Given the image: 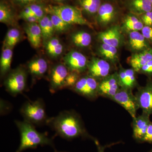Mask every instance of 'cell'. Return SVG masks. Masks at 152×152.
Listing matches in <instances>:
<instances>
[{"mask_svg":"<svg viewBox=\"0 0 152 152\" xmlns=\"http://www.w3.org/2000/svg\"><path fill=\"white\" fill-rule=\"evenodd\" d=\"M47 124L57 135L67 140L89 137L80 116L73 111H64L48 119Z\"/></svg>","mask_w":152,"mask_h":152,"instance_id":"1","label":"cell"},{"mask_svg":"<svg viewBox=\"0 0 152 152\" xmlns=\"http://www.w3.org/2000/svg\"><path fill=\"white\" fill-rule=\"evenodd\" d=\"M20 134V142L16 152H22L28 149H35L39 146L54 147L53 139L46 133H40L34 124L24 120L15 121Z\"/></svg>","mask_w":152,"mask_h":152,"instance_id":"2","label":"cell"},{"mask_svg":"<svg viewBox=\"0 0 152 152\" xmlns=\"http://www.w3.org/2000/svg\"><path fill=\"white\" fill-rule=\"evenodd\" d=\"M45 10L48 13L56 15L69 24L83 25L90 28L92 27L91 24L84 17L81 10L77 7L66 5H49Z\"/></svg>","mask_w":152,"mask_h":152,"instance_id":"3","label":"cell"},{"mask_svg":"<svg viewBox=\"0 0 152 152\" xmlns=\"http://www.w3.org/2000/svg\"><path fill=\"white\" fill-rule=\"evenodd\" d=\"M20 111L25 121L34 125L47 123L48 119L47 117L45 104L42 99L25 102Z\"/></svg>","mask_w":152,"mask_h":152,"instance_id":"4","label":"cell"},{"mask_svg":"<svg viewBox=\"0 0 152 152\" xmlns=\"http://www.w3.org/2000/svg\"><path fill=\"white\" fill-rule=\"evenodd\" d=\"M27 73L24 69L17 68L9 74L4 81L6 90L12 96L21 94L26 86Z\"/></svg>","mask_w":152,"mask_h":152,"instance_id":"5","label":"cell"},{"mask_svg":"<svg viewBox=\"0 0 152 152\" xmlns=\"http://www.w3.org/2000/svg\"><path fill=\"white\" fill-rule=\"evenodd\" d=\"M111 99L122 106L133 119L137 116V111L140 108L132 90L121 88Z\"/></svg>","mask_w":152,"mask_h":152,"instance_id":"6","label":"cell"},{"mask_svg":"<svg viewBox=\"0 0 152 152\" xmlns=\"http://www.w3.org/2000/svg\"><path fill=\"white\" fill-rule=\"evenodd\" d=\"M98 86L96 79L88 75L79 79L72 88L76 93L85 97L94 99L99 96Z\"/></svg>","mask_w":152,"mask_h":152,"instance_id":"7","label":"cell"},{"mask_svg":"<svg viewBox=\"0 0 152 152\" xmlns=\"http://www.w3.org/2000/svg\"><path fill=\"white\" fill-rule=\"evenodd\" d=\"M64 64L70 72L80 74L88 69L86 57L80 52L71 51L64 58Z\"/></svg>","mask_w":152,"mask_h":152,"instance_id":"8","label":"cell"},{"mask_svg":"<svg viewBox=\"0 0 152 152\" xmlns=\"http://www.w3.org/2000/svg\"><path fill=\"white\" fill-rule=\"evenodd\" d=\"M117 73L109 75L99 83L98 94L111 99L121 88Z\"/></svg>","mask_w":152,"mask_h":152,"instance_id":"9","label":"cell"},{"mask_svg":"<svg viewBox=\"0 0 152 152\" xmlns=\"http://www.w3.org/2000/svg\"><path fill=\"white\" fill-rule=\"evenodd\" d=\"M69 71L64 64H58L52 68L50 74V88L53 93L64 88Z\"/></svg>","mask_w":152,"mask_h":152,"instance_id":"10","label":"cell"},{"mask_svg":"<svg viewBox=\"0 0 152 152\" xmlns=\"http://www.w3.org/2000/svg\"><path fill=\"white\" fill-rule=\"evenodd\" d=\"M136 99L142 113L152 114V82H149L144 87L139 88L136 93Z\"/></svg>","mask_w":152,"mask_h":152,"instance_id":"11","label":"cell"},{"mask_svg":"<svg viewBox=\"0 0 152 152\" xmlns=\"http://www.w3.org/2000/svg\"><path fill=\"white\" fill-rule=\"evenodd\" d=\"M87 69L89 75L96 79H103L109 75L111 66L105 60L93 58L88 62Z\"/></svg>","mask_w":152,"mask_h":152,"instance_id":"12","label":"cell"},{"mask_svg":"<svg viewBox=\"0 0 152 152\" xmlns=\"http://www.w3.org/2000/svg\"><path fill=\"white\" fill-rule=\"evenodd\" d=\"M150 115L142 113L133 119V136L137 140L142 142L150 123Z\"/></svg>","mask_w":152,"mask_h":152,"instance_id":"13","label":"cell"},{"mask_svg":"<svg viewBox=\"0 0 152 152\" xmlns=\"http://www.w3.org/2000/svg\"><path fill=\"white\" fill-rule=\"evenodd\" d=\"M98 37L103 43L118 48L122 43V35L118 26H114L100 32Z\"/></svg>","mask_w":152,"mask_h":152,"instance_id":"14","label":"cell"},{"mask_svg":"<svg viewBox=\"0 0 152 152\" xmlns=\"http://www.w3.org/2000/svg\"><path fill=\"white\" fill-rule=\"evenodd\" d=\"M152 60V48L132 55L129 59V63L136 72H139L143 66Z\"/></svg>","mask_w":152,"mask_h":152,"instance_id":"15","label":"cell"},{"mask_svg":"<svg viewBox=\"0 0 152 152\" xmlns=\"http://www.w3.org/2000/svg\"><path fill=\"white\" fill-rule=\"evenodd\" d=\"M135 71L133 69L122 68L118 73L120 86L123 88L132 90L137 85Z\"/></svg>","mask_w":152,"mask_h":152,"instance_id":"16","label":"cell"},{"mask_svg":"<svg viewBox=\"0 0 152 152\" xmlns=\"http://www.w3.org/2000/svg\"><path fill=\"white\" fill-rule=\"evenodd\" d=\"M115 10L109 3L101 5L97 12L98 22L102 26H106L111 23L115 16Z\"/></svg>","mask_w":152,"mask_h":152,"instance_id":"17","label":"cell"},{"mask_svg":"<svg viewBox=\"0 0 152 152\" xmlns=\"http://www.w3.org/2000/svg\"><path fill=\"white\" fill-rule=\"evenodd\" d=\"M30 42L34 48L40 46L42 36L40 27L37 23H29L25 29Z\"/></svg>","mask_w":152,"mask_h":152,"instance_id":"18","label":"cell"},{"mask_svg":"<svg viewBox=\"0 0 152 152\" xmlns=\"http://www.w3.org/2000/svg\"><path fill=\"white\" fill-rule=\"evenodd\" d=\"M129 42L133 50L142 51L149 48V46L142 33L137 31H131L129 34Z\"/></svg>","mask_w":152,"mask_h":152,"instance_id":"19","label":"cell"},{"mask_svg":"<svg viewBox=\"0 0 152 152\" xmlns=\"http://www.w3.org/2000/svg\"><path fill=\"white\" fill-rule=\"evenodd\" d=\"M28 70L32 75L40 77L46 72L48 69L47 61L42 58H38L30 61L28 65Z\"/></svg>","mask_w":152,"mask_h":152,"instance_id":"20","label":"cell"},{"mask_svg":"<svg viewBox=\"0 0 152 152\" xmlns=\"http://www.w3.org/2000/svg\"><path fill=\"white\" fill-rule=\"evenodd\" d=\"M12 56V48L8 47H4L0 60V69L2 76L5 75L10 70Z\"/></svg>","mask_w":152,"mask_h":152,"instance_id":"21","label":"cell"},{"mask_svg":"<svg viewBox=\"0 0 152 152\" xmlns=\"http://www.w3.org/2000/svg\"><path fill=\"white\" fill-rule=\"evenodd\" d=\"M39 24L42 31V38L44 40H48L52 38L55 29L50 17L45 15L39 20Z\"/></svg>","mask_w":152,"mask_h":152,"instance_id":"22","label":"cell"},{"mask_svg":"<svg viewBox=\"0 0 152 152\" xmlns=\"http://www.w3.org/2000/svg\"><path fill=\"white\" fill-rule=\"evenodd\" d=\"M45 48L48 53L53 58L59 56L63 51V46L58 38H51L47 41Z\"/></svg>","mask_w":152,"mask_h":152,"instance_id":"23","label":"cell"},{"mask_svg":"<svg viewBox=\"0 0 152 152\" xmlns=\"http://www.w3.org/2000/svg\"><path fill=\"white\" fill-rule=\"evenodd\" d=\"M131 10L135 13L144 14L152 11V4L150 0H132Z\"/></svg>","mask_w":152,"mask_h":152,"instance_id":"24","label":"cell"},{"mask_svg":"<svg viewBox=\"0 0 152 152\" xmlns=\"http://www.w3.org/2000/svg\"><path fill=\"white\" fill-rule=\"evenodd\" d=\"M72 40L76 46L84 48L88 46L91 42V36L85 31H79L72 35Z\"/></svg>","mask_w":152,"mask_h":152,"instance_id":"25","label":"cell"},{"mask_svg":"<svg viewBox=\"0 0 152 152\" xmlns=\"http://www.w3.org/2000/svg\"><path fill=\"white\" fill-rule=\"evenodd\" d=\"M99 50L100 54L106 60L115 63L118 59V50L115 47L103 43Z\"/></svg>","mask_w":152,"mask_h":152,"instance_id":"26","label":"cell"},{"mask_svg":"<svg viewBox=\"0 0 152 152\" xmlns=\"http://www.w3.org/2000/svg\"><path fill=\"white\" fill-rule=\"evenodd\" d=\"M124 24L125 28L131 32L142 31L144 26L142 22L133 15L128 16L125 19Z\"/></svg>","mask_w":152,"mask_h":152,"instance_id":"27","label":"cell"},{"mask_svg":"<svg viewBox=\"0 0 152 152\" xmlns=\"http://www.w3.org/2000/svg\"><path fill=\"white\" fill-rule=\"evenodd\" d=\"M20 39V33L19 30L17 28H11L7 33L4 41V46L12 48L18 42Z\"/></svg>","mask_w":152,"mask_h":152,"instance_id":"28","label":"cell"},{"mask_svg":"<svg viewBox=\"0 0 152 152\" xmlns=\"http://www.w3.org/2000/svg\"><path fill=\"white\" fill-rule=\"evenodd\" d=\"M82 9L87 13L94 15L97 13L101 5V0H80Z\"/></svg>","mask_w":152,"mask_h":152,"instance_id":"29","label":"cell"},{"mask_svg":"<svg viewBox=\"0 0 152 152\" xmlns=\"http://www.w3.org/2000/svg\"><path fill=\"white\" fill-rule=\"evenodd\" d=\"M14 20L12 10L7 4L3 1L0 3V22L5 24L11 23Z\"/></svg>","mask_w":152,"mask_h":152,"instance_id":"30","label":"cell"},{"mask_svg":"<svg viewBox=\"0 0 152 152\" xmlns=\"http://www.w3.org/2000/svg\"><path fill=\"white\" fill-rule=\"evenodd\" d=\"M50 18L54 28L55 31L59 33L64 32L70 27L71 25L64 21L56 15L52 14L50 15Z\"/></svg>","mask_w":152,"mask_h":152,"instance_id":"31","label":"cell"},{"mask_svg":"<svg viewBox=\"0 0 152 152\" xmlns=\"http://www.w3.org/2000/svg\"><path fill=\"white\" fill-rule=\"evenodd\" d=\"M80 74L70 72L66 78L64 88H73L80 79Z\"/></svg>","mask_w":152,"mask_h":152,"instance_id":"32","label":"cell"},{"mask_svg":"<svg viewBox=\"0 0 152 152\" xmlns=\"http://www.w3.org/2000/svg\"><path fill=\"white\" fill-rule=\"evenodd\" d=\"M142 34L146 40L152 42V26H144Z\"/></svg>","mask_w":152,"mask_h":152,"instance_id":"33","label":"cell"},{"mask_svg":"<svg viewBox=\"0 0 152 152\" xmlns=\"http://www.w3.org/2000/svg\"><path fill=\"white\" fill-rule=\"evenodd\" d=\"M142 21L146 26H152V11L143 14Z\"/></svg>","mask_w":152,"mask_h":152,"instance_id":"34","label":"cell"},{"mask_svg":"<svg viewBox=\"0 0 152 152\" xmlns=\"http://www.w3.org/2000/svg\"><path fill=\"white\" fill-rule=\"evenodd\" d=\"M139 72L149 76H152V60L143 66Z\"/></svg>","mask_w":152,"mask_h":152,"instance_id":"35","label":"cell"},{"mask_svg":"<svg viewBox=\"0 0 152 152\" xmlns=\"http://www.w3.org/2000/svg\"><path fill=\"white\" fill-rule=\"evenodd\" d=\"M142 142L152 143V122L150 123Z\"/></svg>","mask_w":152,"mask_h":152,"instance_id":"36","label":"cell"},{"mask_svg":"<svg viewBox=\"0 0 152 152\" xmlns=\"http://www.w3.org/2000/svg\"><path fill=\"white\" fill-rule=\"evenodd\" d=\"M14 3L19 5H25L28 6L33 4H39L43 0H12Z\"/></svg>","mask_w":152,"mask_h":152,"instance_id":"37","label":"cell"},{"mask_svg":"<svg viewBox=\"0 0 152 152\" xmlns=\"http://www.w3.org/2000/svg\"><path fill=\"white\" fill-rule=\"evenodd\" d=\"M29 7L33 15L37 12L44 9L42 5L39 4H33L27 6Z\"/></svg>","mask_w":152,"mask_h":152,"instance_id":"38","label":"cell"},{"mask_svg":"<svg viewBox=\"0 0 152 152\" xmlns=\"http://www.w3.org/2000/svg\"><path fill=\"white\" fill-rule=\"evenodd\" d=\"M22 19L28 22L29 23H39V20L33 14L28 15L22 17Z\"/></svg>","mask_w":152,"mask_h":152,"instance_id":"39","label":"cell"},{"mask_svg":"<svg viewBox=\"0 0 152 152\" xmlns=\"http://www.w3.org/2000/svg\"><path fill=\"white\" fill-rule=\"evenodd\" d=\"M32 14L29 7L27 6L21 12L20 17L22 18V17L28 15Z\"/></svg>","mask_w":152,"mask_h":152,"instance_id":"40","label":"cell"},{"mask_svg":"<svg viewBox=\"0 0 152 152\" xmlns=\"http://www.w3.org/2000/svg\"><path fill=\"white\" fill-rule=\"evenodd\" d=\"M95 143L96 145V146L97 147L98 152H104V149L103 147H102V146L99 144L97 140L95 141Z\"/></svg>","mask_w":152,"mask_h":152,"instance_id":"41","label":"cell"},{"mask_svg":"<svg viewBox=\"0 0 152 152\" xmlns=\"http://www.w3.org/2000/svg\"><path fill=\"white\" fill-rule=\"evenodd\" d=\"M55 1L58 2L64 1H66V0H54Z\"/></svg>","mask_w":152,"mask_h":152,"instance_id":"42","label":"cell"},{"mask_svg":"<svg viewBox=\"0 0 152 152\" xmlns=\"http://www.w3.org/2000/svg\"><path fill=\"white\" fill-rule=\"evenodd\" d=\"M55 152H59L57 151L56 150H55Z\"/></svg>","mask_w":152,"mask_h":152,"instance_id":"43","label":"cell"},{"mask_svg":"<svg viewBox=\"0 0 152 152\" xmlns=\"http://www.w3.org/2000/svg\"><path fill=\"white\" fill-rule=\"evenodd\" d=\"M150 1H151V2L152 4V0H150Z\"/></svg>","mask_w":152,"mask_h":152,"instance_id":"44","label":"cell"},{"mask_svg":"<svg viewBox=\"0 0 152 152\" xmlns=\"http://www.w3.org/2000/svg\"><path fill=\"white\" fill-rule=\"evenodd\" d=\"M150 152H152V150L151 151H150Z\"/></svg>","mask_w":152,"mask_h":152,"instance_id":"45","label":"cell"}]
</instances>
